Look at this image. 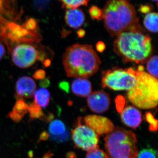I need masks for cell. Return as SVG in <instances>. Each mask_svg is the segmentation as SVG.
I'll list each match as a JSON object with an SVG mask.
<instances>
[{
    "mask_svg": "<svg viewBox=\"0 0 158 158\" xmlns=\"http://www.w3.org/2000/svg\"><path fill=\"white\" fill-rule=\"evenodd\" d=\"M84 121L85 124L93 130L98 136L110 134L115 129L113 123L103 116L88 115L85 116Z\"/></svg>",
    "mask_w": 158,
    "mask_h": 158,
    "instance_id": "obj_10",
    "label": "cell"
},
{
    "mask_svg": "<svg viewBox=\"0 0 158 158\" xmlns=\"http://www.w3.org/2000/svg\"><path fill=\"white\" fill-rule=\"evenodd\" d=\"M36 83L29 77H22L17 80L15 84L16 98H31L36 90Z\"/></svg>",
    "mask_w": 158,
    "mask_h": 158,
    "instance_id": "obj_12",
    "label": "cell"
},
{
    "mask_svg": "<svg viewBox=\"0 0 158 158\" xmlns=\"http://www.w3.org/2000/svg\"><path fill=\"white\" fill-rule=\"evenodd\" d=\"M48 130V135L53 141L63 142L69 139V132L65 124L61 120L56 119L51 121Z\"/></svg>",
    "mask_w": 158,
    "mask_h": 158,
    "instance_id": "obj_14",
    "label": "cell"
},
{
    "mask_svg": "<svg viewBox=\"0 0 158 158\" xmlns=\"http://www.w3.org/2000/svg\"><path fill=\"white\" fill-rule=\"evenodd\" d=\"M120 118L123 124L131 128H137L142 121V114L137 108L129 106L120 113Z\"/></svg>",
    "mask_w": 158,
    "mask_h": 158,
    "instance_id": "obj_13",
    "label": "cell"
},
{
    "mask_svg": "<svg viewBox=\"0 0 158 158\" xmlns=\"http://www.w3.org/2000/svg\"><path fill=\"white\" fill-rule=\"evenodd\" d=\"M158 13L155 12L148 13L144 18V25L148 31L152 33L158 32Z\"/></svg>",
    "mask_w": 158,
    "mask_h": 158,
    "instance_id": "obj_19",
    "label": "cell"
},
{
    "mask_svg": "<svg viewBox=\"0 0 158 158\" xmlns=\"http://www.w3.org/2000/svg\"><path fill=\"white\" fill-rule=\"evenodd\" d=\"M50 84V82L49 79L48 78H44L41 80L40 82V85L42 88H47L48 87Z\"/></svg>",
    "mask_w": 158,
    "mask_h": 158,
    "instance_id": "obj_34",
    "label": "cell"
},
{
    "mask_svg": "<svg viewBox=\"0 0 158 158\" xmlns=\"http://www.w3.org/2000/svg\"><path fill=\"white\" fill-rule=\"evenodd\" d=\"M71 90L75 95L87 97L91 93L92 86L88 79L76 78L72 83Z\"/></svg>",
    "mask_w": 158,
    "mask_h": 158,
    "instance_id": "obj_16",
    "label": "cell"
},
{
    "mask_svg": "<svg viewBox=\"0 0 158 158\" xmlns=\"http://www.w3.org/2000/svg\"><path fill=\"white\" fill-rule=\"evenodd\" d=\"M152 1H153V2H156V4H157L158 0H152Z\"/></svg>",
    "mask_w": 158,
    "mask_h": 158,
    "instance_id": "obj_38",
    "label": "cell"
},
{
    "mask_svg": "<svg viewBox=\"0 0 158 158\" xmlns=\"http://www.w3.org/2000/svg\"><path fill=\"white\" fill-rule=\"evenodd\" d=\"M136 72L132 68L114 67L105 71L102 74V87L116 91L130 90L136 84Z\"/></svg>",
    "mask_w": 158,
    "mask_h": 158,
    "instance_id": "obj_6",
    "label": "cell"
},
{
    "mask_svg": "<svg viewBox=\"0 0 158 158\" xmlns=\"http://www.w3.org/2000/svg\"><path fill=\"white\" fill-rule=\"evenodd\" d=\"M102 11L105 28L112 37L140 26L135 9L129 0H108Z\"/></svg>",
    "mask_w": 158,
    "mask_h": 158,
    "instance_id": "obj_3",
    "label": "cell"
},
{
    "mask_svg": "<svg viewBox=\"0 0 158 158\" xmlns=\"http://www.w3.org/2000/svg\"><path fill=\"white\" fill-rule=\"evenodd\" d=\"M89 13L90 17L93 19L102 20L103 19L102 10L97 6H93L89 9Z\"/></svg>",
    "mask_w": 158,
    "mask_h": 158,
    "instance_id": "obj_24",
    "label": "cell"
},
{
    "mask_svg": "<svg viewBox=\"0 0 158 158\" xmlns=\"http://www.w3.org/2000/svg\"><path fill=\"white\" fill-rule=\"evenodd\" d=\"M152 8L151 6L149 5H141L139 8V11L143 14H147L149 13L152 10Z\"/></svg>",
    "mask_w": 158,
    "mask_h": 158,
    "instance_id": "obj_31",
    "label": "cell"
},
{
    "mask_svg": "<svg viewBox=\"0 0 158 158\" xmlns=\"http://www.w3.org/2000/svg\"><path fill=\"white\" fill-rule=\"evenodd\" d=\"M29 105L28 113L31 119H40L43 121H47L48 115H45L40 108L34 102Z\"/></svg>",
    "mask_w": 158,
    "mask_h": 158,
    "instance_id": "obj_20",
    "label": "cell"
},
{
    "mask_svg": "<svg viewBox=\"0 0 158 158\" xmlns=\"http://www.w3.org/2000/svg\"><path fill=\"white\" fill-rule=\"evenodd\" d=\"M33 77L36 80H42L45 78L46 77V72L45 71L42 69H38L34 73Z\"/></svg>",
    "mask_w": 158,
    "mask_h": 158,
    "instance_id": "obj_29",
    "label": "cell"
},
{
    "mask_svg": "<svg viewBox=\"0 0 158 158\" xmlns=\"http://www.w3.org/2000/svg\"><path fill=\"white\" fill-rule=\"evenodd\" d=\"M71 135L75 146L77 148L88 152L99 149V136L87 125L83 124L82 117L78 118Z\"/></svg>",
    "mask_w": 158,
    "mask_h": 158,
    "instance_id": "obj_7",
    "label": "cell"
},
{
    "mask_svg": "<svg viewBox=\"0 0 158 158\" xmlns=\"http://www.w3.org/2000/svg\"><path fill=\"white\" fill-rule=\"evenodd\" d=\"M113 46L114 52L124 63H144L152 51L151 39L141 26L118 34Z\"/></svg>",
    "mask_w": 158,
    "mask_h": 158,
    "instance_id": "obj_1",
    "label": "cell"
},
{
    "mask_svg": "<svg viewBox=\"0 0 158 158\" xmlns=\"http://www.w3.org/2000/svg\"><path fill=\"white\" fill-rule=\"evenodd\" d=\"M125 101L124 99L122 96H118L117 97L116 99V108L118 112L121 113L122 111L123 110L122 106L121 104L122 105H124Z\"/></svg>",
    "mask_w": 158,
    "mask_h": 158,
    "instance_id": "obj_30",
    "label": "cell"
},
{
    "mask_svg": "<svg viewBox=\"0 0 158 158\" xmlns=\"http://www.w3.org/2000/svg\"><path fill=\"white\" fill-rule=\"evenodd\" d=\"M108 158H136L137 138L132 131L117 127L104 138Z\"/></svg>",
    "mask_w": 158,
    "mask_h": 158,
    "instance_id": "obj_5",
    "label": "cell"
},
{
    "mask_svg": "<svg viewBox=\"0 0 158 158\" xmlns=\"http://www.w3.org/2000/svg\"><path fill=\"white\" fill-rule=\"evenodd\" d=\"M77 34L78 36L80 38H82L85 36V31H84V30H82V29H80L78 31H77Z\"/></svg>",
    "mask_w": 158,
    "mask_h": 158,
    "instance_id": "obj_36",
    "label": "cell"
},
{
    "mask_svg": "<svg viewBox=\"0 0 158 158\" xmlns=\"http://www.w3.org/2000/svg\"><path fill=\"white\" fill-rule=\"evenodd\" d=\"M145 119L149 123L148 129L150 131H156L158 130V120L155 118L154 116L150 112H147L145 114Z\"/></svg>",
    "mask_w": 158,
    "mask_h": 158,
    "instance_id": "obj_23",
    "label": "cell"
},
{
    "mask_svg": "<svg viewBox=\"0 0 158 158\" xmlns=\"http://www.w3.org/2000/svg\"><path fill=\"white\" fill-rule=\"evenodd\" d=\"M137 71L139 72H142L144 71V67L142 65H139L138 66Z\"/></svg>",
    "mask_w": 158,
    "mask_h": 158,
    "instance_id": "obj_37",
    "label": "cell"
},
{
    "mask_svg": "<svg viewBox=\"0 0 158 158\" xmlns=\"http://www.w3.org/2000/svg\"><path fill=\"white\" fill-rule=\"evenodd\" d=\"M29 105L21 98H16L12 111L9 113L8 117L15 123L21 121L23 117L28 113Z\"/></svg>",
    "mask_w": 158,
    "mask_h": 158,
    "instance_id": "obj_17",
    "label": "cell"
},
{
    "mask_svg": "<svg viewBox=\"0 0 158 158\" xmlns=\"http://www.w3.org/2000/svg\"><path fill=\"white\" fill-rule=\"evenodd\" d=\"M85 158H108V157L103 151L97 149L88 152Z\"/></svg>",
    "mask_w": 158,
    "mask_h": 158,
    "instance_id": "obj_28",
    "label": "cell"
},
{
    "mask_svg": "<svg viewBox=\"0 0 158 158\" xmlns=\"http://www.w3.org/2000/svg\"><path fill=\"white\" fill-rule=\"evenodd\" d=\"M16 0H0V26L2 29L19 18Z\"/></svg>",
    "mask_w": 158,
    "mask_h": 158,
    "instance_id": "obj_11",
    "label": "cell"
},
{
    "mask_svg": "<svg viewBox=\"0 0 158 158\" xmlns=\"http://www.w3.org/2000/svg\"><path fill=\"white\" fill-rule=\"evenodd\" d=\"M62 61L67 76L77 78L88 79L92 76L101 63L92 45L80 44L66 49Z\"/></svg>",
    "mask_w": 158,
    "mask_h": 158,
    "instance_id": "obj_2",
    "label": "cell"
},
{
    "mask_svg": "<svg viewBox=\"0 0 158 158\" xmlns=\"http://www.w3.org/2000/svg\"><path fill=\"white\" fill-rule=\"evenodd\" d=\"M136 84L127 92L129 100L141 109H153L158 105L157 79L145 72H136Z\"/></svg>",
    "mask_w": 158,
    "mask_h": 158,
    "instance_id": "obj_4",
    "label": "cell"
},
{
    "mask_svg": "<svg viewBox=\"0 0 158 158\" xmlns=\"http://www.w3.org/2000/svg\"><path fill=\"white\" fill-rule=\"evenodd\" d=\"M22 25L25 28L29 31H37V22L36 19L32 18L27 19Z\"/></svg>",
    "mask_w": 158,
    "mask_h": 158,
    "instance_id": "obj_26",
    "label": "cell"
},
{
    "mask_svg": "<svg viewBox=\"0 0 158 158\" xmlns=\"http://www.w3.org/2000/svg\"><path fill=\"white\" fill-rule=\"evenodd\" d=\"M138 158H157V152L152 148H144L138 154Z\"/></svg>",
    "mask_w": 158,
    "mask_h": 158,
    "instance_id": "obj_25",
    "label": "cell"
},
{
    "mask_svg": "<svg viewBox=\"0 0 158 158\" xmlns=\"http://www.w3.org/2000/svg\"><path fill=\"white\" fill-rule=\"evenodd\" d=\"M88 107L94 113L101 114L110 108L111 100L110 95L103 90H98L90 94L87 98Z\"/></svg>",
    "mask_w": 158,
    "mask_h": 158,
    "instance_id": "obj_9",
    "label": "cell"
},
{
    "mask_svg": "<svg viewBox=\"0 0 158 158\" xmlns=\"http://www.w3.org/2000/svg\"><path fill=\"white\" fill-rule=\"evenodd\" d=\"M59 88L65 92H69V84L67 82L62 81L60 82L59 84Z\"/></svg>",
    "mask_w": 158,
    "mask_h": 158,
    "instance_id": "obj_32",
    "label": "cell"
},
{
    "mask_svg": "<svg viewBox=\"0 0 158 158\" xmlns=\"http://www.w3.org/2000/svg\"><path fill=\"white\" fill-rule=\"evenodd\" d=\"M65 22L72 28L77 29L83 26L85 20V13L81 9H67L65 11Z\"/></svg>",
    "mask_w": 158,
    "mask_h": 158,
    "instance_id": "obj_15",
    "label": "cell"
},
{
    "mask_svg": "<svg viewBox=\"0 0 158 158\" xmlns=\"http://www.w3.org/2000/svg\"><path fill=\"white\" fill-rule=\"evenodd\" d=\"M6 54V49L4 46L0 43V60L3 59Z\"/></svg>",
    "mask_w": 158,
    "mask_h": 158,
    "instance_id": "obj_35",
    "label": "cell"
},
{
    "mask_svg": "<svg viewBox=\"0 0 158 158\" xmlns=\"http://www.w3.org/2000/svg\"><path fill=\"white\" fill-rule=\"evenodd\" d=\"M90 0H60L63 8L67 9H77L81 6H88Z\"/></svg>",
    "mask_w": 158,
    "mask_h": 158,
    "instance_id": "obj_21",
    "label": "cell"
},
{
    "mask_svg": "<svg viewBox=\"0 0 158 158\" xmlns=\"http://www.w3.org/2000/svg\"><path fill=\"white\" fill-rule=\"evenodd\" d=\"M146 68L148 74L157 79L158 78V56H153L147 61Z\"/></svg>",
    "mask_w": 158,
    "mask_h": 158,
    "instance_id": "obj_22",
    "label": "cell"
},
{
    "mask_svg": "<svg viewBox=\"0 0 158 158\" xmlns=\"http://www.w3.org/2000/svg\"></svg>",
    "mask_w": 158,
    "mask_h": 158,
    "instance_id": "obj_39",
    "label": "cell"
},
{
    "mask_svg": "<svg viewBox=\"0 0 158 158\" xmlns=\"http://www.w3.org/2000/svg\"><path fill=\"white\" fill-rule=\"evenodd\" d=\"M50 0H34L33 6L38 11H44L49 5Z\"/></svg>",
    "mask_w": 158,
    "mask_h": 158,
    "instance_id": "obj_27",
    "label": "cell"
},
{
    "mask_svg": "<svg viewBox=\"0 0 158 158\" xmlns=\"http://www.w3.org/2000/svg\"><path fill=\"white\" fill-rule=\"evenodd\" d=\"M34 102L40 108H45L49 103L50 93L45 88H40L35 91L34 94Z\"/></svg>",
    "mask_w": 158,
    "mask_h": 158,
    "instance_id": "obj_18",
    "label": "cell"
},
{
    "mask_svg": "<svg viewBox=\"0 0 158 158\" xmlns=\"http://www.w3.org/2000/svg\"><path fill=\"white\" fill-rule=\"evenodd\" d=\"M106 45L102 41H98L96 44V48L97 50L99 52H102L106 49Z\"/></svg>",
    "mask_w": 158,
    "mask_h": 158,
    "instance_id": "obj_33",
    "label": "cell"
},
{
    "mask_svg": "<svg viewBox=\"0 0 158 158\" xmlns=\"http://www.w3.org/2000/svg\"><path fill=\"white\" fill-rule=\"evenodd\" d=\"M11 57L13 62L18 67L28 68L38 60V49L30 44H19L12 50Z\"/></svg>",
    "mask_w": 158,
    "mask_h": 158,
    "instance_id": "obj_8",
    "label": "cell"
}]
</instances>
